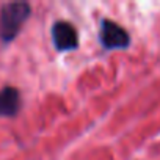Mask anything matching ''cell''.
I'll return each mask as SVG.
<instances>
[{"instance_id":"obj_1","label":"cell","mask_w":160,"mask_h":160,"mask_svg":"<svg viewBox=\"0 0 160 160\" xmlns=\"http://www.w3.org/2000/svg\"><path fill=\"white\" fill-rule=\"evenodd\" d=\"M32 7L27 2L3 3L0 8V38L5 42L13 41L28 19Z\"/></svg>"},{"instance_id":"obj_2","label":"cell","mask_w":160,"mask_h":160,"mask_svg":"<svg viewBox=\"0 0 160 160\" xmlns=\"http://www.w3.org/2000/svg\"><path fill=\"white\" fill-rule=\"evenodd\" d=\"M99 41L108 50L126 49L130 44V36H129L127 30L124 27H121L119 24H116L115 21L104 19L101 22V28H99Z\"/></svg>"},{"instance_id":"obj_3","label":"cell","mask_w":160,"mask_h":160,"mask_svg":"<svg viewBox=\"0 0 160 160\" xmlns=\"http://www.w3.org/2000/svg\"><path fill=\"white\" fill-rule=\"evenodd\" d=\"M52 41L60 52L74 50L78 46V33L72 24L66 21H58L52 27Z\"/></svg>"},{"instance_id":"obj_4","label":"cell","mask_w":160,"mask_h":160,"mask_svg":"<svg viewBox=\"0 0 160 160\" xmlns=\"http://www.w3.org/2000/svg\"><path fill=\"white\" fill-rule=\"evenodd\" d=\"M21 93L14 87H5L0 90V116H16L21 110Z\"/></svg>"}]
</instances>
